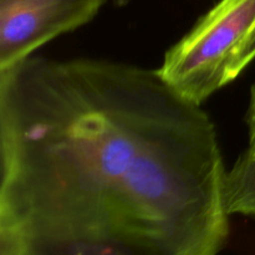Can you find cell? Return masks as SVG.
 <instances>
[{"instance_id":"cell-1","label":"cell","mask_w":255,"mask_h":255,"mask_svg":"<svg viewBox=\"0 0 255 255\" xmlns=\"http://www.w3.org/2000/svg\"><path fill=\"white\" fill-rule=\"evenodd\" d=\"M226 172L209 115L158 70L0 71V255H219Z\"/></svg>"},{"instance_id":"cell-2","label":"cell","mask_w":255,"mask_h":255,"mask_svg":"<svg viewBox=\"0 0 255 255\" xmlns=\"http://www.w3.org/2000/svg\"><path fill=\"white\" fill-rule=\"evenodd\" d=\"M255 59V0H221L164 55L159 75L202 105Z\"/></svg>"},{"instance_id":"cell-5","label":"cell","mask_w":255,"mask_h":255,"mask_svg":"<svg viewBox=\"0 0 255 255\" xmlns=\"http://www.w3.org/2000/svg\"><path fill=\"white\" fill-rule=\"evenodd\" d=\"M247 125L249 129V144H255V84L251 90L248 112H247Z\"/></svg>"},{"instance_id":"cell-4","label":"cell","mask_w":255,"mask_h":255,"mask_svg":"<svg viewBox=\"0 0 255 255\" xmlns=\"http://www.w3.org/2000/svg\"><path fill=\"white\" fill-rule=\"evenodd\" d=\"M222 199L228 216L241 214L255 218V144H249L226 172Z\"/></svg>"},{"instance_id":"cell-3","label":"cell","mask_w":255,"mask_h":255,"mask_svg":"<svg viewBox=\"0 0 255 255\" xmlns=\"http://www.w3.org/2000/svg\"><path fill=\"white\" fill-rule=\"evenodd\" d=\"M107 0H0V71L91 21Z\"/></svg>"}]
</instances>
